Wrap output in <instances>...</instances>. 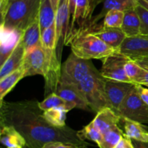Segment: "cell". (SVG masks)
<instances>
[{
    "mask_svg": "<svg viewBox=\"0 0 148 148\" xmlns=\"http://www.w3.org/2000/svg\"><path fill=\"white\" fill-rule=\"evenodd\" d=\"M132 143L134 145V148H148V142H143L136 140H132Z\"/></svg>",
    "mask_w": 148,
    "mask_h": 148,
    "instance_id": "37",
    "label": "cell"
},
{
    "mask_svg": "<svg viewBox=\"0 0 148 148\" xmlns=\"http://www.w3.org/2000/svg\"><path fill=\"white\" fill-rule=\"evenodd\" d=\"M144 86H147V87H148V84H145V85H144Z\"/></svg>",
    "mask_w": 148,
    "mask_h": 148,
    "instance_id": "42",
    "label": "cell"
},
{
    "mask_svg": "<svg viewBox=\"0 0 148 148\" xmlns=\"http://www.w3.org/2000/svg\"><path fill=\"white\" fill-rule=\"evenodd\" d=\"M41 35L40 23L38 18H37L23 30L22 34L21 40L26 51L34 46L42 45Z\"/></svg>",
    "mask_w": 148,
    "mask_h": 148,
    "instance_id": "20",
    "label": "cell"
},
{
    "mask_svg": "<svg viewBox=\"0 0 148 148\" xmlns=\"http://www.w3.org/2000/svg\"><path fill=\"white\" fill-rule=\"evenodd\" d=\"M50 1L51 3V5L52 7H53V10H55V12H56V11H57L58 8H59V4H60L61 0H50Z\"/></svg>",
    "mask_w": 148,
    "mask_h": 148,
    "instance_id": "38",
    "label": "cell"
},
{
    "mask_svg": "<svg viewBox=\"0 0 148 148\" xmlns=\"http://www.w3.org/2000/svg\"><path fill=\"white\" fill-rule=\"evenodd\" d=\"M138 2L140 3L141 5H143V7H145L146 9H147L148 10V3L147 2V1H144V0H138Z\"/></svg>",
    "mask_w": 148,
    "mask_h": 148,
    "instance_id": "39",
    "label": "cell"
},
{
    "mask_svg": "<svg viewBox=\"0 0 148 148\" xmlns=\"http://www.w3.org/2000/svg\"><path fill=\"white\" fill-rule=\"evenodd\" d=\"M135 84L124 81H114L106 78L105 89L111 108L116 110L129 93L132 90Z\"/></svg>",
    "mask_w": 148,
    "mask_h": 148,
    "instance_id": "9",
    "label": "cell"
},
{
    "mask_svg": "<svg viewBox=\"0 0 148 148\" xmlns=\"http://www.w3.org/2000/svg\"><path fill=\"white\" fill-rule=\"evenodd\" d=\"M90 59H85L71 52L62 65L59 83L78 85L91 73L97 71Z\"/></svg>",
    "mask_w": 148,
    "mask_h": 148,
    "instance_id": "5",
    "label": "cell"
},
{
    "mask_svg": "<svg viewBox=\"0 0 148 148\" xmlns=\"http://www.w3.org/2000/svg\"><path fill=\"white\" fill-rule=\"evenodd\" d=\"M41 0H11L10 7L1 26L23 32L38 18Z\"/></svg>",
    "mask_w": 148,
    "mask_h": 148,
    "instance_id": "3",
    "label": "cell"
},
{
    "mask_svg": "<svg viewBox=\"0 0 148 148\" xmlns=\"http://www.w3.org/2000/svg\"><path fill=\"white\" fill-rule=\"evenodd\" d=\"M23 148H28V147H27V146H25V147H23Z\"/></svg>",
    "mask_w": 148,
    "mask_h": 148,
    "instance_id": "44",
    "label": "cell"
},
{
    "mask_svg": "<svg viewBox=\"0 0 148 148\" xmlns=\"http://www.w3.org/2000/svg\"><path fill=\"white\" fill-rule=\"evenodd\" d=\"M11 0H0V13H1V21L4 20L8 9L10 7Z\"/></svg>",
    "mask_w": 148,
    "mask_h": 148,
    "instance_id": "35",
    "label": "cell"
},
{
    "mask_svg": "<svg viewBox=\"0 0 148 148\" xmlns=\"http://www.w3.org/2000/svg\"><path fill=\"white\" fill-rule=\"evenodd\" d=\"M147 128H148V127H147Z\"/></svg>",
    "mask_w": 148,
    "mask_h": 148,
    "instance_id": "46",
    "label": "cell"
},
{
    "mask_svg": "<svg viewBox=\"0 0 148 148\" xmlns=\"http://www.w3.org/2000/svg\"><path fill=\"white\" fill-rule=\"evenodd\" d=\"M22 38V37H21ZM26 49L23 44V41L20 39V42L15 49L13 50L11 55L5 60V62L1 65L0 68V80L4 78L9 74L12 73L14 71L22 67L24 62L25 56Z\"/></svg>",
    "mask_w": 148,
    "mask_h": 148,
    "instance_id": "15",
    "label": "cell"
},
{
    "mask_svg": "<svg viewBox=\"0 0 148 148\" xmlns=\"http://www.w3.org/2000/svg\"><path fill=\"white\" fill-rule=\"evenodd\" d=\"M48 62V57L42 45L29 49L26 51L23 64L25 78L36 75L44 76L47 71Z\"/></svg>",
    "mask_w": 148,
    "mask_h": 148,
    "instance_id": "8",
    "label": "cell"
},
{
    "mask_svg": "<svg viewBox=\"0 0 148 148\" xmlns=\"http://www.w3.org/2000/svg\"><path fill=\"white\" fill-rule=\"evenodd\" d=\"M56 12L50 0H41L38 12V20L41 32L55 23Z\"/></svg>",
    "mask_w": 148,
    "mask_h": 148,
    "instance_id": "24",
    "label": "cell"
},
{
    "mask_svg": "<svg viewBox=\"0 0 148 148\" xmlns=\"http://www.w3.org/2000/svg\"><path fill=\"white\" fill-rule=\"evenodd\" d=\"M88 147H79L75 145L68 143H64L62 142H49L43 145L41 148H85Z\"/></svg>",
    "mask_w": 148,
    "mask_h": 148,
    "instance_id": "33",
    "label": "cell"
},
{
    "mask_svg": "<svg viewBox=\"0 0 148 148\" xmlns=\"http://www.w3.org/2000/svg\"><path fill=\"white\" fill-rule=\"evenodd\" d=\"M116 113L122 118L148 124V105L140 97L136 84L120 104Z\"/></svg>",
    "mask_w": 148,
    "mask_h": 148,
    "instance_id": "6",
    "label": "cell"
},
{
    "mask_svg": "<svg viewBox=\"0 0 148 148\" xmlns=\"http://www.w3.org/2000/svg\"><path fill=\"white\" fill-rule=\"evenodd\" d=\"M133 60L135 61L145 71L143 75H142L141 78H139L136 81L135 84H140V85L144 86L148 84V56L136 58V59H134Z\"/></svg>",
    "mask_w": 148,
    "mask_h": 148,
    "instance_id": "32",
    "label": "cell"
},
{
    "mask_svg": "<svg viewBox=\"0 0 148 148\" xmlns=\"http://www.w3.org/2000/svg\"><path fill=\"white\" fill-rule=\"evenodd\" d=\"M124 17V12L119 10H110L106 14L103 27L121 28Z\"/></svg>",
    "mask_w": 148,
    "mask_h": 148,
    "instance_id": "28",
    "label": "cell"
},
{
    "mask_svg": "<svg viewBox=\"0 0 148 148\" xmlns=\"http://www.w3.org/2000/svg\"><path fill=\"white\" fill-rule=\"evenodd\" d=\"M106 78L100 71L91 73L85 77L78 87L86 99L91 110L98 113L105 107H111L105 89Z\"/></svg>",
    "mask_w": 148,
    "mask_h": 148,
    "instance_id": "4",
    "label": "cell"
},
{
    "mask_svg": "<svg viewBox=\"0 0 148 148\" xmlns=\"http://www.w3.org/2000/svg\"><path fill=\"white\" fill-rule=\"evenodd\" d=\"M77 134L82 140L85 141V139H89L95 142L98 147L101 145L103 139V135L95 127L92 121L85 126L82 130L78 131Z\"/></svg>",
    "mask_w": 148,
    "mask_h": 148,
    "instance_id": "27",
    "label": "cell"
},
{
    "mask_svg": "<svg viewBox=\"0 0 148 148\" xmlns=\"http://www.w3.org/2000/svg\"><path fill=\"white\" fill-rule=\"evenodd\" d=\"M90 1H91V3H92V5L94 6V4H95V0H90Z\"/></svg>",
    "mask_w": 148,
    "mask_h": 148,
    "instance_id": "41",
    "label": "cell"
},
{
    "mask_svg": "<svg viewBox=\"0 0 148 148\" xmlns=\"http://www.w3.org/2000/svg\"><path fill=\"white\" fill-rule=\"evenodd\" d=\"M138 4V0H105L103 4L102 10L101 12L93 19L90 20L86 29L88 26H92L95 24L98 20L105 17L106 14L110 10H119V11L126 12L127 10L134 9Z\"/></svg>",
    "mask_w": 148,
    "mask_h": 148,
    "instance_id": "16",
    "label": "cell"
},
{
    "mask_svg": "<svg viewBox=\"0 0 148 148\" xmlns=\"http://www.w3.org/2000/svg\"><path fill=\"white\" fill-rule=\"evenodd\" d=\"M115 148H134V147L131 139L124 136Z\"/></svg>",
    "mask_w": 148,
    "mask_h": 148,
    "instance_id": "36",
    "label": "cell"
},
{
    "mask_svg": "<svg viewBox=\"0 0 148 148\" xmlns=\"http://www.w3.org/2000/svg\"><path fill=\"white\" fill-rule=\"evenodd\" d=\"M23 78H25V71L22 65L17 71L0 80V103L2 102L4 97Z\"/></svg>",
    "mask_w": 148,
    "mask_h": 148,
    "instance_id": "23",
    "label": "cell"
},
{
    "mask_svg": "<svg viewBox=\"0 0 148 148\" xmlns=\"http://www.w3.org/2000/svg\"><path fill=\"white\" fill-rule=\"evenodd\" d=\"M0 63L1 65L5 62L13 52L21 39L23 32L16 29H12L0 26Z\"/></svg>",
    "mask_w": 148,
    "mask_h": 148,
    "instance_id": "11",
    "label": "cell"
},
{
    "mask_svg": "<svg viewBox=\"0 0 148 148\" xmlns=\"http://www.w3.org/2000/svg\"><path fill=\"white\" fill-rule=\"evenodd\" d=\"M41 44L44 49H56L57 41L55 23L42 32Z\"/></svg>",
    "mask_w": 148,
    "mask_h": 148,
    "instance_id": "29",
    "label": "cell"
},
{
    "mask_svg": "<svg viewBox=\"0 0 148 148\" xmlns=\"http://www.w3.org/2000/svg\"><path fill=\"white\" fill-rule=\"evenodd\" d=\"M38 104L39 108L43 111H46L52 108H59L69 112L72 109L76 108L75 104L64 100L56 93H51L49 94L43 101L40 102H38Z\"/></svg>",
    "mask_w": 148,
    "mask_h": 148,
    "instance_id": "22",
    "label": "cell"
},
{
    "mask_svg": "<svg viewBox=\"0 0 148 148\" xmlns=\"http://www.w3.org/2000/svg\"><path fill=\"white\" fill-rule=\"evenodd\" d=\"M37 101L0 103L1 125L14 126L23 136L28 148H41L49 142H62L79 147L90 145L77 131L67 126L56 127L43 116Z\"/></svg>",
    "mask_w": 148,
    "mask_h": 148,
    "instance_id": "1",
    "label": "cell"
},
{
    "mask_svg": "<svg viewBox=\"0 0 148 148\" xmlns=\"http://www.w3.org/2000/svg\"><path fill=\"white\" fill-rule=\"evenodd\" d=\"M119 123H122L124 136L139 142H148L147 126L139 122L121 117Z\"/></svg>",
    "mask_w": 148,
    "mask_h": 148,
    "instance_id": "17",
    "label": "cell"
},
{
    "mask_svg": "<svg viewBox=\"0 0 148 148\" xmlns=\"http://www.w3.org/2000/svg\"><path fill=\"white\" fill-rule=\"evenodd\" d=\"M144 1H147V2L148 3V0H144Z\"/></svg>",
    "mask_w": 148,
    "mask_h": 148,
    "instance_id": "43",
    "label": "cell"
},
{
    "mask_svg": "<svg viewBox=\"0 0 148 148\" xmlns=\"http://www.w3.org/2000/svg\"><path fill=\"white\" fill-rule=\"evenodd\" d=\"M124 136V131L119 126H115L103 134V139L99 148H115Z\"/></svg>",
    "mask_w": 148,
    "mask_h": 148,
    "instance_id": "25",
    "label": "cell"
},
{
    "mask_svg": "<svg viewBox=\"0 0 148 148\" xmlns=\"http://www.w3.org/2000/svg\"><path fill=\"white\" fill-rule=\"evenodd\" d=\"M66 110L59 108H52L43 111V116L50 124L56 127H64L66 125Z\"/></svg>",
    "mask_w": 148,
    "mask_h": 148,
    "instance_id": "26",
    "label": "cell"
},
{
    "mask_svg": "<svg viewBox=\"0 0 148 148\" xmlns=\"http://www.w3.org/2000/svg\"><path fill=\"white\" fill-rule=\"evenodd\" d=\"M130 59V58L116 50L102 59L103 64L100 73L106 79L132 83L126 75L124 69L126 63Z\"/></svg>",
    "mask_w": 148,
    "mask_h": 148,
    "instance_id": "7",
    "label": "cell"
},
{
    "mask_svg": "<svg viewBox=\"0 0 148 148\" xmlns=\"http://www.w3.org/2000/svg\"><path fill=\"white\" fill-rule=\"evenodd\" d=\"M72 52L85 59H103L117 49L111 47L92 32L82 30L75 35L70 41Z\"/></svg>",
    "mask_w": 148,
    "mask_h": 148,
    "instance_id": "2",
    "label": "cell"
},
{
    "mask_svg": "<svg viewBox=\"0 0 148 148\" xmlns=\"http://www.w3.org/2000/svg\"><path fill=\"white\" fill-rule=\"evenodd\" d=\"M117 50L131 59L148 56V36L127 37Z\"/></svg>",
    "mask_w": 148,
    "mask_h": 148,
    "instance_id": "10",
    "label": "cell"
},
{
    "mask_svg": "<svg viewBox=\"0 0 148 148\" xmlns=\"http://www.w3.org/2000/svg\"><path fill=\"white\" fill-rule=\"evenodd\" d=\"M124 69H125L127 76L134 84H135V82L139 78H141V76L145 72V71L141 66H140L135 61L131 59L126 63Z\"/></svg>",
    "mask_w": 148,
    "mask_h": 148,
    "instance_id": "30",
    "label": "cell"
},
{
    "mask_svg": "<svg viewBox=\"0 0 148 148\" xmlns=\"http://www.w3.org/2000/svg\"><path fill=\"white\" fill-rule=\"evenodd\" d=\"M85 148H88V147H85Z\"/></svg>",
    "mask_w": 148,
    "mask_h": 148,
    "instance_id": "45",
    "label": "cell"
},
{
    "mask_svg": "<svg viewBox=\"0 0 148 148\" xmlns=\"http://www.w3.org/2000/svg\"><path fill=\"white\" fill-rule=\"evenodd\" d=\"M70 11H69V0H61L60 4L56 13V33L57 46L61 38L65 41L67 36L69 25H70Z\"/></svg>",
    "mask_w": 148,
    "mask_h": 148,
    "instance_id": "13",
    "label": "cell"
},
{
    "mask_svg": "<svg viewBox=\"0 0 148 148\" xmlns=\"http://www.w3.org/2000/svg\"><path fill=\"white\" fill-rule=\"evenodd\" d=\"M62 98L75 104L76 108L84 110H91L86 99L77 85L59 83L56 92Z\"/></svg>",
    "mask_w": 148,
    "mask_h": 148,
    "instance_id": "12",
    "label": "cell"
},
{
    "mask_svg": "<svg viewBox=\"0 0 148 148\" xmlns=\"http://www.w3.org/2000/svg\"><path fill=\"white\" fill-rule=\"evenodd\" d=\"M92 32L103 41L116 49H118L127 38L121 28H106L103 26L99 30Z\"/></svg>",
    "mask_w": 148,
    "mask_h": 148,
    "instance_id": "18",
    "label": "cell"
},
{
    "mask_svg": "<svg viewBox=\"0 0 148 148\" xmlns=\"http://www.w3.org/2000/svg\"><path fill=\"white\" fill-rule=\"evenodd\" d=\"M140 26L141 21L135 8L124 12V20L121 28L127 37L140 35Z\"/></svg>",
    "mask_w": 148,
    "mask_h": 148,
    "instance_id": "21",
    "label": "cell"
},
{
    "mask_svg": "<svg viewBox=\"0 0 148 148\" xmlns=\"http://www.w3.org/2000/svg\"><path fill=\"white\" fill-rule=\"evenodd\" d=\"M135 10L141 21L140 35L148 36V10L138 2Z\"/></svg>",
    "mask_w": 148,
    "mask_h": 148,
    "instance_id": "31",
    "label": "cell"
},
{
    "mask_svg": "<svg viewBox=\"0 0 148 148\" xmlns=\"http://www.w3.org/2000/svg\"><path fill=\"white\" fill-rule=\"evenodd\" d=\"M136 86H137V91L141 99L148 105V88H145L143 86V85H140V84H136Z\"/></svg>",
    "mask_w": 148,
    "mask_h": 148,
    "instance_id": "34",
    "label": "cell"
},
{
    "mask_svg": "<svg viewBox=\"0 0 148 148\" xmlns=\"http://www.w3.org/2000/svg\"><path fill=\"white\" fill-rule=\"evenodd\" d=\"M0 141L7 147L26 146V141L23 135L14 126L8 125H1Z\"/></svg>",
    "mask_w": 148,
    "mask_h": 148,
    "instance_id": "19",
    "label": "cell"
},
{
    "mask_svg": "<svg viewBox=\"0 0 148 148\" xmlns=\"http://www.w3.org/2000/svg\"><path fill=\"white\" fill-rule=\"evenodd\" d=\"M7 148H23V147H22L17 146V147H7Z\"/></svg>",
    "mask_w": 148,
    "mask_h": 148,
    "instance_id": "40",
    "label": "cell"
},
{
    "mask_svg": "<svg viewBox=\"0 0 148 148\" xmlns=\"http://www.w3.org/2000/svg\"><path fill=\"white\" fill-rule=\"evenodd\" d=\"M121 118V116L112 108L105 107L97 113L92 122L95 127L103 135L111 129L118 126Z\"/></svg>",
    "mask_w": 148,
    "mask_h": 148,
    "instance_id": "14",
    "label": "cell"
}]
</instances>
